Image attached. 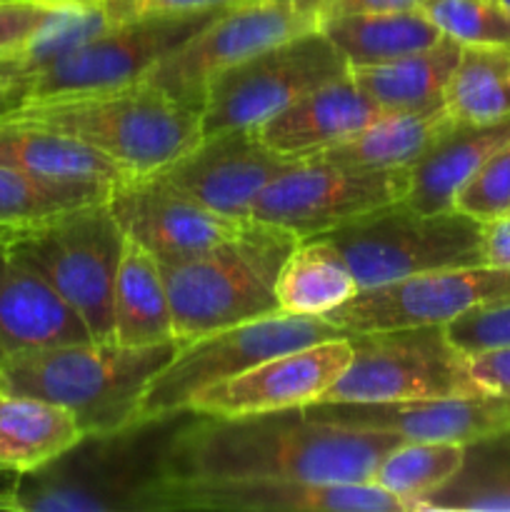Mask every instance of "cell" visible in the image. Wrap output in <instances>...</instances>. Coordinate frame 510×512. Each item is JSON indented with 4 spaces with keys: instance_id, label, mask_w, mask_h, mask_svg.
<instances>
[{
    "instance_id": "1",
    "label": "cell",
    "mask_w": 510,
    "mask_h": 512,
    "mask_svg": "<svg viewBox=\"0 0 510 512\" xmlns=\"http://www.w3.org/2000/svg\"><path fill=\"white\" fill-rule=\"evenodd\" d=\"M400 443L405 440L398 435L320 423L303 408L238 418L195 413L175 438L170 473L370 483L380 460Z\"/></svg>"
},
{
    "instance_id": "2",
    "label": "cell",
    "mask_w": 510,
    "mask_h": 512,
    "mask_svg": "<svg viewBox=\"0 0 510 512\" xmlns=\"http://www.w3.org/2000/svg\"><path fill=\"white\" fill-rule=\"evenodd\" d=\"M195 410L135 418L113 433L83 435L50 463L18 475V512H153L170 455Z\"/></svg>"
},
{
    "instance_id": "3",
    "label": "cell",
    "mask_w": 510,
    "mask_h": 512,
    "mask_svg": "<svg viewBox=\"0 0 510 512\" xmlns=\"http://www.w3.org/2000/svg\"><path fill=\"white\" fill-rule=\"evenodd\" d=\"M178 348L175 340L145 348L88 340L30 350L0 363V390L60 405L83 435L113 433L138 418L145 388Z\"/></svg>"
},
{
    "instance_id": "4",
    "label": "cell",
    "mask_w": 510,
    "mask_h": 512,
    "mask_svg": "<svg viewBox=\"0 0 510 512\" xmlns=\"http://www.w3.org/2000/svg\"><path fill=\"white\" fill-rule=\"evenodd\" d=\"M10 123L40 125L90 145L128 170L150 175L203 138L200 113L148 80L40 100L0 113Z\"/></svg>"
},
{
    "instance_id": "5",
    "label": "cell",
    "mask_w": 510,
    "mask_h": 512,
    "mask_svg": "<svg viewBox=\"0 0 510 512\" xmlns=\"http://www.w3.org/2000/svg\"><path fill=\"white\" fill-rule=\"evenodd\" d=\"M298 243L300 238L290 230L248 220L233 238L208 253L160 265L175 343H193L203 335L280 313L275 283Z\"/></svg>"
},
{
    "instance_id": "6",
    "label": "cell",
    "mask_w": 510,
    "mask_h": 512,
    "mask_svg": "<svg viewBox=\"0 0 510 512\" xmlns=\"http://www.w3.org/2000/svg\"><path fill=\"white\" fill-rule=\"evenodd\" d=\"M5 243L80 315L90 338L113 340V288L125 233L108 200L13 230Z\"/></svg>"
},
{
    "instance_id": "7",
    "label": "cell",
    "mask_w": 510,
    "mask_h": 512,
    "mask_svg": "<svg viewBox=\"0 0 510 512\" xmlns=\"http://www.w3.org/2000/svg\"><path fill=\"white\" fill-rule=\"evenodd\" d=\"M220 10L223 8L148 15L108 25L48 63L20 70L0 88V113L40 100L95 93L143 80L165 55L218 18Z\"/></svg>"
},
{
    "instance_id": "8",
    "label": "cell",
    "mask_w": 510,
    "mask_h": 512,
    "mask_svg": "<svg viewBox=\"0 0 510 512\" xmlns=\"http://www.w3.org/2000/svg\"><path fill=\"white\" fill-rule=\"evenodd\" d=\"M343 255L360 290L435 270L485 265L483 223L460 210L420 213L398 200L320 233Z\"/></svg>"
},
{
    "instance_id": "9",
    "label": "cell",
    "mask_w": 510,
    "mask_h": 512,
    "mask_svg": "<svg viewBox=\"0 0 510 512\" xmlns=\"http://www.w3.org/2000/svg\"><path fill=\"white\" fill-rule=\"evenodd\" d=\"M353 358L318 403L448 398L480 393L465 355L453 348L443 325L348 333Z\"/></svg>"
},
{
    "instance_id": "10",
    "label": "cell",
    "mask_w": 510,
    "mask_h": 512,
    "mask_svg": "<svg viewBox=\"0 0 510 512\" xmlns=\"http://www.w3.org/2000/svg\"><path fill=\"white\" fill-rule=\"evenodd\" d=\"M345 338L320 315L273 313L180 345L168 365L148 383L138 418L178 413L205 388L245 373L275 355Z\"/></svg>"
},
{
    "instance_id": "11",
    "label": "cell",
    "mask_w": 510,
    "mask_h": 512,
    "mask_svg": "<svg viewBox=\"0 0 510 512\" xmlns=\"http://www.w3.org/2000/svg\"><path fill=\"white\" fill-rule=\"evenodd\" d=\"M350 73L340 50L320 30L265 48L215 75L205 88V135L258 128L310 90Z\"/></svg>"
},
{
    "instance_id": "12",
    "label": "cell",
    "mask_w": 510,
    "mask_h": 512,
    "mask_svg": "<svg viewBox=\"0 0 510 512\" xmlns=\"http://www.w3.org/2000/svg\"><path fill=\"white\" fill-rule=\"evenodd\" d=\"M318 28V0H238L165 55L145 80L200 113L205 88L215 75L260 50Z\"/></svg>"
},
{
    "instance_id": "13",
    "label": "cell",
    "mask_w": 510,
    "mask_h": 512,
    "mask_svg": "<svg viewBox=\"0 0 510 512\" xmlns=\"http://www.w3.org/2000/svg\"><path fill=\"white\" fill-rule=\"evenodd\" d=\"M410 168H358L310 158L295 160L253 203L250 220L278 225L300 240L340 228L405 198Z\"/></svg>"
},
{
    "instance_id": "14",
    "label": "cell",
    "mask_w": 510,
    "mask_h": 512,
    "mask_svg": "<svg viewBox=\"0 0 510 512\" xmlns=\"http://www.w3.org/2000/svg\"><path fill=\"white\" fill-rule=\"evenodd\" d=\"M510 300V270L495 265L435 270L398 283L360 290L323 318L345 335L368 330L445 325L485 303Z\"/></svg>"
},
{
    "instance_id": "15",
    "label": "cell",
    "mask_w": 510,
    "mask_h": 512,
    "mask_svg": "<svg viewBox=\"0 0 510 512\" xmlns=\"http://www.w3.org/2000/svg\"><path fill=\"white\" fill-rule=\"evenodd\" d=\"M410 512L375 483H308L285 478H165L153 512Z\"/></svg>"
},
{
    "instance_id": "16",
    "label": "cell",
    "mask_w": 510,
    "mask_h": 512,
    "mask_svg": "<svg viewBox=\"0 0 510 512\" xmlns=\"http://www.w3.org/2000/svg\"><path fill=\"white\" fill-rule=\"evenodd\" d=\"M293 163L265 148L253 128H240L205 135L183 155L150 173V178L213 213L250 220L258 195Z\"/></svg>"
},
{
    "instance_id": "17",
    "label": "cell",
    "mask_w": 510,
    "mask_h": 512,
    "mask_svg": "<svg viewBox=\"0 0 510 512\" xmlns=\"http://www.w3.org/2000/svg\"><path fill=\"white\" fill-rule=\"evenodd\" d=\"M303 410L320 423L378 430L410 443L470 445L510 433V398L490 393L383 403H310Z\"/></svg>"
},
{
    "instance_id": "18",
    "label": "cell",
    "mask_w": 510,
    "mask_h": 512,
    "mask_svg": "<svg viewBox=\"0 0 510 512\" xmlns=\"http://www.w3.org/2000/svg\"><path fill=\"white\" fill-rule=\"evenodd\" d=\"M353 358L348 335L275 355L195 395L190 410L220 418L305 408L323 400Z\"/></svg>"
},
{
    "instance_id": "19",
    "label": "cell",
    "mask_w": 510,
    "mask_h": 512,
    "mask_svg": "<svg viewBox=\"0 0 510 512\" xmlns=\"http://www.w3.org/2000/svg\"><path fill=\"white\" fill-rule=\"evenodd\" d=\"M108 205L123 233L150 250L160 265L208 253L248 223L213 213L150 175L115 183Z\"/></svg>"
},
{
    "instance_id": "20",
    "label": "cell",
    "mask_w": 510,
    "mask_h": 512,
    "mask_svg": "<svg viewBox=\"0 0 510 512\" xmlns=\"http://www.w3.org/2000/svg\"><path fill=\"white\" fill-rule=\"evenodd\" d=\"M383 115L385 110L358 88L353 75L345 73L305 93L253 130L265 148L300 160L343 143Z\"/></svg>"
},
{
    "instance_id": "21",
    "label": "cell",
    "mask_w": 510,
    "mask_h": 512,
    "mask_svg": "<svg viewBox=\"0 0 510 512\" xmlns=\"http://www.w3.org/2000/svg\"><path fill=\"white\" fill-rule=\"evenodd\" d=\"M8 235H0V363L30 350L93 340L80 315L10 253Z\"/></svg>"
},
{
    "instance_id": "22",
    "label": "cell",
    "mask_w": 510,
    "mask_h": 512,
    "mask_svg": "<svg viewBox=\"0 0 510 512\" xmlns=\"http://www.w3.org/2000/svg\"><path fill=\"white\" fill-rule=\"evenodd\" d=\"M510 140V118L493 123L453 120L435 143L410 165V185L403 203L420 213L455 210L460 188L480 165Z\"/></svg>"
},
{
    "instance_id": "23",
    "label": "cell",
    "mask_w": 510,
    "mask_h": 512,
    "mask_svg": "<svg viewBox=\"0 0 510 512\" xmlns=\"http://www.w3.org/2000/svg\"><path fill=\"white\" fill-rule=\"evenodd\" d=\"M463 45L440 38L433 48L383 65L353 68L358 88L385 113H428L445 108V90L455 73Z\"/></svg>"
},
{
    "instance_id": "24",
    "label": "cell",
    "mask_w": 510,
    "mask_h": 512,
    "mask_svg": "<svg viewBox=\"0 0 510 512\" xmlns=\"http://www.w3.org/2000/svg\"><path fill=\"white\" fill-rule=\"evenodd\" d=\"M113 340L130 348L173 340L163 268L150 250L128 235L113 288Z\"/></svg>"
},
{
    "instance_id": "25",
    "label": "cell",
    "mask_w": 510,
    "mask_h": 512,
    "mask_svg": "<svg viewBox=\"0 0 510 512\" xmlns=\"http://www.w3.org/2000/svg\"><path fill=\"white\" fill-rule=\"evenodd\" d=\"M320 33L340 50L348 68L393 63L428 50L443 38L420 8L395 13H355L320 20Z\"/></svg>"
},
{
    "instance_id": "26",
    "label": "cell",
    "mask_w": 510,
    "mask_h": 512,
    "mask_svg": "<svg viewBox=\"0 0 510 512\" xmlns=\"http://www.w3.org/2000/svg\"><path fill=\"white\" fill-rule=\"evenodd\" d=\"M0 163L58 180H93L115 185L135 178L108 155L80 140L40 125L10 120H0Z\"/></svg>"
},
{
    "instance_id": "27",
    "label": "cell",
    "mask_w": 510,
    "mask_h": 512,
    "mask_svg": "<svg viewBox=\"0 0 510 512\" xmlns=\"http://www.w3.org/2000/svg\"><path fill=\"white\" fill-rule=\"evenodd\" d=\"M83 438L78 420L45 400L0 390V468L28 473Z\"/></svg>"
},
{
    "instance_id": "28",
    "label": "cell",
    "mask_w": 510,
    "mask_h": 512,
    "mask_svg": "<svg viewBox=\"0 0 510 512\" xmlns=\"http://www.w3.org/2000/svg\"><path fill=\"white\" fill-rule=\"evenodd\" d=\"M360 293L343 255L323 238H305L285 258L275 283L280 313L320 315Z\"/></svg>"
},
{
    "instance_id": "29",
    "label": "cell",
    "mask_w": 510,
    "mask_h": 512,
    "mask_svg": "<svg viewBox=\"0 0 510 512\" xmlns=\"http://www.w3.org/2000/svg\"><path fill=\"white\" fill-rule=\"evenodd\" d=\"M453 120L448 108L428 113H385L360 133L318 153V158L358 168H410Z\"/></svg>"
},
{
    "instance_id": "30",
    "label": "cell",
    "mask_w": 510,
    "mask_h": 512,
    "mask_svg": "<svg viewBox=\"0 0 510 512\" xmlns=\"http://www.w3.org/2000/svg\"><path fill=\"white\" fill-rule=\"evenodd\" d=\"M113 185L58 180L0 163V228H25L53 215L110 198Z\"/></svg>"
},
{
    "instance_id": "31",
    "label": "cell",
    "mask_w": 510,
    "mask_h": 512,
    "mask_svg": "<svg viewBox=\"0 0 510 512\" xmlns=\"http://www.w3.org/2000/svg\"><path fill=\"white\" fill-rule=\"evenodd\" d=\"M445 108L463 123L510 118V48L463 45L445 90Z\"/></svg>"
},
{
    "instance_id": "32",
    "label": "cell",
    "mask_w": 510,
    "mask_h": 512,
    "mask_svg": "<svg viewBox=\"0 0 510 512\" xmlns=\"http://www.w3.org/2000/svg\"><path fill=\"white\" fill-rule=\"evenodd\" d=\"M423 510L510 512V433L465 445L463 468Z\"/></svg>"
},
{
    "instance_id": "33",
    "label": "cell",
    "mask_w": 510,
    "mask_h": 512,
    "mask_svg": "<svg viewBox=\"0 0 510 512\" xmlns=\"http://www.w3.org/2000/svg\"><path fill=\"white\" fill-rule=\"evenodd\" d=\"M465 445L455 443H400L375 468L373 480L385 493L395 495L410 512L423 510L425 500L438 493L463 468Z\"/></svg>"
},
{
    "instance_id": "34",
    "label": "cell",
    "mask_w": 510,
    "mask_h": 512,
    "mask_svg": "<svg viewBox=\"0 0 510 512\" xmlns=\"http://www.w3.org/2000/svg\"><path fill=\"white\" fill-rule=\"evenodd\" d=\"M420 10L460 45L510 48V8L503 0H423Z\"/></svg>"
},
{
    "instance_id": "35",
    "label": "cell",
    "mask_w": 510,
    "mask_h": 512,
    "mask_svg": "<svg viewBox=\"0 0 510 512\" xmlns=\"http://www.w3.org/2000/svg\"><path fill=\"white\" fill-rule=\"evenodd\" d=\"M455 210L488 223L510 213V140L500 145L478 173L460 188Z\"/></svg>"
},
{
    "instance_id": "36",
    "label": "cell",
    "mask_w": 510,
    "mask_h": 512,
    "mask_svg": "<svg viewBox=\"0 0 510 512\" xmlns=\"http://www.w3.org/2000/svg\"><path fill=\"white\" fill-rule=\"evenodd\" d=\"M443 328L453 348L465 358L488 353V350L510 348V300L478 305L445 323Z\"/></svg>"
},
{
    "instance_id": "37",
    "label": "cell",
    "mask_w": 510,
    "mask_h": 512,
    "mask_svg": "<svg viewBox=\"0 0 510 512\" xmlns=\"http://www.w3.org/2000/svg\"><path fill=\"white\" fill-rule=\"evenodd\" d=\"M65 8L55 0H0V58L28 50Z\"/></svg>"
},
{
    "instance_id": "38",
    "label": "cell",
    "mask_w": 510,
    "mask_h": 512,
    "mask_svg": "<svg viewBox=\"0 0 510 512\" xmlns=\"http://www.w3.org/2000/svg\"><path fill=\"white\" fill-rule=\"evenodd\" d=\"M238 0H95L105 15V23H125V20L148 18V15L193 13V10L225 8Z\"/></svg>"
},
{
    "instance_id": "39",
    "label": "cell",
    "mask_w": 510,
    "mask_h": 512,
    "mask_svg": "<svg viewBox=\"0 0 510 512\" xmlns=\"http://www.w3.org/2000/svg\"><path fill=\"white\" fill-rule=\"evenodd\" d=\"M468 375L480 393L510 398V348L468 355Z\"/></svg>"
},
{
    "instance_id": "40",
    "label": "cell",
    "mask_w": 510,
    "mask_h": 512,
    "mask_svg": "<svg viewBox=\"0 0 510 512\" xmlns=\"http://www.w3.org/2000/svg\"><path fill=\"white\" fill-rule=\"evenodd\" d=\"M423 0H318L320 20L355 13H395V10H415Z\"/></svg>"
},
{
    "instance_id": "41",
    "label": "cell",
    "mask_w": 510,
    "mask_h": 512,
    "mask_svg": "<svg viewBox=\"0 0 510 512\" xmlns=\"http://www.w3.org/2000/svg\"><path fill=\"white\" fill-rule=\"evenodd\" d=\"M483 260L510 270V213L483 223Z\"/></svg>"
},
{
    "instance_id": "42",
    "label": "cell",
    "mask_w": 510,
    "mask_h": 512,
    "mask_svg": "<svg viewBox=\"0 0 510 512\" xmlns=\"http://www.w3.org/2000/svg\"><path fill=\"white\" fill-rule=\"evenodd\" d=\"M18 475L13 470L0 468V510H18L15 505V483H18Z\"/></svg>"
},
{
    "instance_id": "43",
    "label": "cell",
    "mask_w": 510,
    "mask_h": 512,
    "mask_svg": "<svg viewBox=\"0 0 510 512\" xmlns=\"http://www.w3.org/2000/svg\"><path fill=\"white\" fill-rule=\"evenodd\" d=\"M20 55H8V58H0V88H5V85L10 83V80L18 75L20 70Z\"/></svg>"
},
{
    "instance_id": "44",
    "label": "cell",
    "mask_w": 510,
    "mask_h": 512,
    "mask_svg": "<svg viewBox=\"0 0 510 512\" xmlns=\"http://www.w3.org/2000/svg\"><path fill=\"white\" fill-rule=\"evenodd\" d=\"M55 3H68V5H88V3H95V0H55Z\"/></svg>"
},
{
    "instance_id": "45",
    "label": "cell",
    "mask_w": 510,
    "mask_h": 512,
    "mask_svg": "<svg viewBox=\"0 0 510 512\" xmlns=\"http://www.w3.org/2000/svg\"><path fill=\"white\" fill-rule=\"evenodd\" d=\"M15 230H18V228H15ZM8 233H13V230H10V228H0V235H8Z\"/></svg>"
},
{
    "instance_id": "46",
    "label": "cell",
    "mask_w": 510,
    "mask_h": 512,
    "mask_svg": "<svg viewBox=\"0 0 510 512\" xmlns=\"http://www.w3.org/2000/svg\"><path fill=\"white\" fill-rule=\"evenodd\" d=\"M503 3H505V5H508V8H510V0H503Z\"/></svg>"
}]
</instances>
